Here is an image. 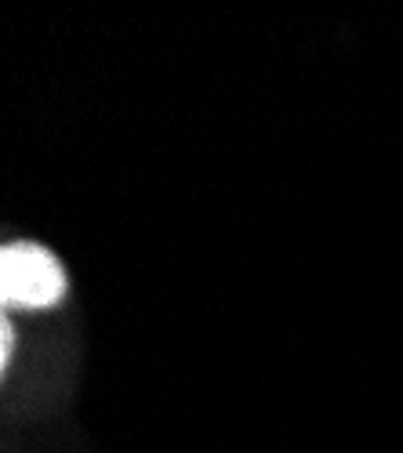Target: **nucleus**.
Returning <instances> with one entry per match:
<instances>
[{"label": "nucleus", "instance_id": "obj_1", "mask_svg": "<svg viewBox=\"0 0 403 453\" xmlns=\"http://www.w3.org/2000/svg\"><path fill=\"white\" fill-rule=\"evenodd\" d=\"M69 294L62 257L36 240H8L0 247V312H51Z\"/></svg>", "mask_w": 403, "mask_h": 453}, {"label": "nucleus", "instance_id": "obj_2", "mask_svg": "<svg viewBox=\"0 0 403 453\" xmlns=\"http://www.w3.org/2000/svg\"><path fill=\"white\" fill-rule=\"evenodd\" d=\"M15 349H19V330L15 319L8 312H0V373H8L15 363Z\"/></svg>", "mask_w": 403, "mask_h": 453}]
</instances>
